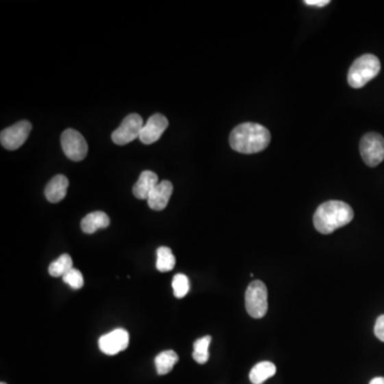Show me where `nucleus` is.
<instances>
[{"label": "nucleus", "mask_w": 384, "mask_h": 384, "mask_svg": "<svg viewBox=\"0 0 384 384\" xmlns=\"http://www.w3.org/2000/svg\"><path fill=\"white\" fill-rule=\"evenodd\" d=\"M270 140L268 129L257 123L240 124L230 135L231 148L242 154L261 152L268 146Z\"/></svg>", "instance_id": "1"}, {"label": "nucleus", "mask_w": 384, "mask_h": 384, "mask_svg": "<svg viewBox=\"0 0 384 384\" xmlns=\"http://www.w3.org/2000/svg\"><path fill=\"white\" fill-rule=\"evenodd\" d=\"M355 213L350 205L342 201H328L315 212V229L322 234L328 235L345 227L353 221Z\"/></svg>", "instance_id": "2"}, {"label": "nucleus", "mask_w": 384, "mask_h": 384, "mask_svg": "<svg viewBox=\"0 0 384 384\" xmlns=\"http://www.w3.org/2000/svg\"><path fill=\"white\" fill-rule=\"evenodd\" d=\"M381 70L379 59L374 55L366 53L359 57L349 68L348 84L355 89H360L374 79Z\"/></svg>", "instance_id": "3"}, {"label": "nucleus", "mask_w": 384, "mask_h": 384, "mask_svg": "<svg viewBox=\"0 0 384 384\" xmlns=\"http://www.w3.org/2000/svg\"><path fill=\"white\" fill-rule=\"evenodd\" d=\"M246 309L250 316L263 318L268 311V292L265 283L256 280L250 283L246 292Z\"/></svg>", "instance_id": "4"}, {"label": "nucleus", "mask_w": 384, "mask_h": 384, "mask_svg": "<svg viewBox=\"0 0 384 384\" xmlns=\"http://www.w3.org/2000/svg\"><path fill=\"white\" fill-rule=\"evenodd\" d=\"M360 152L363 162L368 167H377L384 160L383 137L378 133H368L363 136Z\"/></svg>", "instance_id": "5"}, {"label": "nucleus", "mask_w": 384, "mask_h": 384, "mask_svg": "<svg viewBox=\"0 0 384 384\" xmlns=\"http://www.w3.org/2000/svg\"><path fill=\"white\" fill-rule=\"evenodd\" d=\"M61 145L66 157L73 162L84 160L88 154V143L85 137L75 129H66L61 135Z\"/></svg>", "instance_id": "6"}, {"label": "nucleus", "mask_w": 384, "mask_h": 384, "mask_svg": "<svg viewBox=\"0 0 384 384\" xmlns=\"http://www.w3.org/2000/svg\"><path fill=\"white\" fill-rule=\"evenodd\" d=\"M143 120L138 114L126 116L121 125L112 133V138L116 144L125 145L140 137L143 128Z\"/></svg>", "instance_id": "7"}, {"label": "nucleus", "mask_w": 384, "mask_h": 384, "mask_svg": "<svg viewBox=\"0 0 384 384\" xmlns=\"http://www.w3.org/2000/svg\"><path fill=\"white\" fill-rule=\"evenodd\" d=\"M32 125L28 121H20L13 124L10 127L5 128L0 135V142L3 148L9 151L20 149L28 138Z\"/></svg>", "instance_id": "8"}, {"label": "nucleus", "mask_w": 384, "mask_h": 384, "mask_svg": "<svg viewBox=\"0 0 384 384\" xmlns=\"http://www.w3.org/2000/svg\"><path fill=\"white\" fill-rule=\"evenodd\" d=\"M129 334L124 329H116L99 340V349L107 355H116L127 349Z\"/></svg>", "instance_id": "9"}, {"label": "nucleus", "mask_w": 384, "mask_h": 384, "mask_svg": "<svg viewBox=\"0 0 384 384\" xmlns=\"http://www.w3.org/2000/svg\"><path fill=\"white\" fill-rule=\"evenodd\" d=\"M168 126H169V121L166 116L160 114H153L148 122L143 125L139 139L144 144H152L159 140Z\"/></svg>", "instance_id": "10"}, {"label": "nucleus", "mask_w": 384, "mask_h": 384, "mask_svg": "<svg viewBox=\"0 0 384 384\" xmlns=\"http://www.w3.org/2000/svg\"><path fill=\"white\" fill-rule=\"evenodd\" d=\"M173 192V185L170 181H160L148 198V204L153 210H164L169 204Z\"/></svg>", "instance_id": "11"}, {"label": "nucleus", "mask_w": 384, "mask_h": 384, "mask_svg": "<svg viewBox=\"0 0 384 384\" xmlns=\"http://www.w3.org/2000/svg\"><path fill=\"white\" fill-rule=\"evenodd\" d=\"M159 184L158 177L155 172L143 171L139 177L138 181L133 188V194L139 200H148L151 192L154 190L155 187Z\"/></svg>", "instance_id": "12"}, {"label": "nucleus", "mask_w": 384, "mask_h": 384, "mask_svg": "<svg viewBox=\"0 0 384 384\" xmlns=\"http://www.w3.org/2000/svg\"><path fill=\"white\" fill-rule=\"evenodd\" d=\"M68 188V177L62 175L53 177L45 187V196L51 203H59L66 196Z\"/></svg>", "instance_id": "13"}, {"label": "nucleus", "mask_w": 384, "mask_h": 384, "mask_svg": "<svg viewBox=\"0 0 384 384\" xmlns=\"http://www.w3.org/2000/svg\"><path fill=\"white\" fill-rule=\"evenodd\" d=\"M110 225V219L104 212H93L81 220V230L86 234H93L101 229H106Z\"/></svg>", "instance_id": "14"}, {"label": "nucleus", "mask_w": 384, "mask_h": 384, "mask_svg": "<svg viewBox=\"0 0 384 384\" xmlns=\"http://www.w3.org/2000/svg\"><path fill=\"white\" fill-rule=\"evenodd\" d=\"M277 372L276 365L268 361L257 363L250 372V381L253 384H263L264 382L273 377Z\"/></svg>", "instance_id": "15"}, {"label": "nucleus", "mask_w": 384, "mask_h": 384, "mask_svg": "<svg viewBox=\"0 0 384 384\" xmlns=\"http://www.w3.org/2000/svg\"><path fill=\"white\" fill-rule=\"evenodd\" d=\"M177 362H179V355L175 351H162L155 358V366H156L157 374L160 376L169 374Z\"/></svg>", "instance_id": "16"}, {"label": "nucleus", "mask_w": 384, "mask_h": 384, "mask_svg": "<svg viewBox=\"0 0 384 384\" xmlns=\"http://www.w3.org/2000/svg\"><path fill=\"white\" fill-rule=\"evenodd\" d=\"M177 259L172 253V250L168 246H160L157 250V261H156V268L160 272H167L175 268Z\"/></svg>", "instance_id": "17"}, {"label": "nucleus", "mask_w": 384, "mask_h": 384, "mask_svg": "<svg viewBox=\"0 0 384 384\" xmlns=\"http://www.w3.org/2000/svg\"><path fill=\"white\" fill-rule=\"evenodd\" d=\"M210 343H212V336L210 335L203 336L194 342L192 358L199 364H205L209 359L208 348H209Z\"/></svg>", "instance_id": "18"}, {"label": "nucleus", "mask_w": 384, "mask_h": 384, "mask_svg": "<svg viewBox=\"0 0 384 384\" xmlns=\"http://www.w3.org/2000/svg\"><path fill=\"white\" fill-rule=\"evenodd\" d=\"M73 268V259L68 254H62L56 261L49 265V274L53 278H62L68 271Z\"/></svg>", "instance_id": "19"}, {"label": "nucleus", "mask_w": 384, "mask_h": 384, "mask_svg": "<svg viewBox=\"0 0 384 384\" xmlns=\"http://www.w3.org/2000/svg\"><path fill=\"white\" fill-rule=\"evenodd\" d=\"M172 287H173L175 297L179 298V299L184 298L190 290L188 278L185 274L179 273V274L175 276L173 281H172Z\"/></svg>", "instance_id": "20"}, {"label": "nucleus", "mask_w": 384, "mask_h": 384, "mask_svg": "<svg viewBox=\"0 0 384 384\" xmlns=\"http://www.w3.org/2000/svg\"><path fill=\"white\" fill-rule=\"evenodd\" d=\"M63 282L66 283L73 290H79L84 286V276L78 269L72 268L62 277Z\"/></svg>", "instance_id": "21"}, {"label": "nucleus", "mask_w": 384, "mask_h": 384, "mask_svg": "<svg viewBox=\"0 0 384 384\" xmlns=\"http://www.w3.org/2000/svg\"><path fill=\"white\" fill-rule=\"evenodd\" d=\"M374 335L377 336L378 340L384 342V315L378 317L377 322L374 324Z\"/></svg>", "instance_id": "22"}, {"label": "nucleus", "mask_w": 384, "mask_h": 384, "mask_svg": "<svg viewBox=\"0 0 384 384\" xmlns=\"http://www.w3.org/2000/svg\"><path fill=\"white\" fill-rule=\"evenodd\" d=\"M305 5H313V7H326L330 3L329 0H305Z\"/></svg>", "instance_id": "23"}, {"label": "nucleus", "mask_w": 384, "mask_h": 384, "mask_svg": "<svg viewBox=\"0 0 384 384\" xmlns=\"http://www.w3.org/2000/svg\"><path fill=\"white\" fill-rule=\"evenodd\" d=\"M370 384H384V377H376L370 382Z\"/></svg>", "instance_id": "24"}, {"label": "nucleus", "mask_w": 384, "mask_h": 384, "mask_svg": "<svg viewBox=\"0 0 384 384\" xmlns=\"http://www.w3.org/2000/svg\"><path fill=\"white\" fill-rule=\"evenodd\" d=\"M0 384H7V383H5V382H1V383Z\"/></svg>", "instance_id": "25"}]
</instances>
